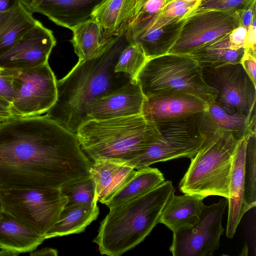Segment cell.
Listing matches in <instances>:
<instances>
[{
	"mask_svg": "<svg viewBox=\"0 0 256 256\" xmlns=\"http://www.w3.org/2000/svg\"><path fill=\"white\" fill-rule=\"evenodd\" d=\"M92 164L76 134L46 116L0 126V187L60 188L90 176Z\"/></svg>",
	"mask_w": 256,
	"mask_h": 256,
	"instance_id": "1",
	"label": "cell"
},
{
	"mask_svg": "<svg viewBox=\"0 0 256 256\" xmlns=\"http://www.w3.org/2000/svg\"><path fill=\"white\" fill-rule=\"evenodd\" d=\"M128 44L125 35H122L98 57L78 60L67 75L57 80L56 101L45 116L76 134L94 98L131 80L127 74L114 70L120 53Z\"/></svg>",
	"mask_w": 256,
	"mask_h": 256,
	"instance_id": "2",
	"label": "cell"
},
{
	"mask_svg": "<svg viewBox=\"0 0 256 256\" xmlns=\"http://www.w3.org/2000/svg\"><path fill=\"white\" fill-rule=\"evenodd\" d=\"M175 189L164 181L149 192L110 208L93 242L102 254L120 256L142 242L158 224Z\"/></svg>",
	"mask_w": 256,
	"mask_h": 256,
	"instance_id": "3",
	"label": "cell"
},
{
	"mask_svg": "<svg viewBox=\"0 0 256 256\" xmlns=\"http://www.w3.org/2000/svg\"><path fill=\"white\" fill-rule=\"evenodd\" d=\"M81 148L94 161L126 163L154 142L158 131L142 114L82 122L76 132Z\"/></svg>",
	"mask_w": 256,
	"mask_h": 256,
	"instance_id": "4",
	"label": "cell"
},
{
	"mask_svg": "<svg viewBox=\"0 0 256 256\" xmlns=\"http://www.w3.org/2000/svg\"><path fill=\"white\" fill-rule=\"evenodd\" d=\"M240 140L219 128L211 132L190 158L180 190L203 199L211 196L228 199L234 158Z\"/></svg>",
	"mask_w": 256,
	"mask_h": 256,
	"instance_id": "5",
	"label": "cell"
},
{
	"mask_svg": "<svg viewBox=\"0 0 256 256\" xmlns=\"http://www.w3.org/2000/svg\"><path fill=\"white\" fill-rule=\"evenodd\" d=\"M201 66L188 54L168 53L148 59L136 80L145 97L167 92H183L207 102L216 91L205 82Z\"/></svg>",
	"mask_w": 256,
	"mask_h": 256,
	"instance_id": "6",
	"label": "cell"
},
{
	"mask_svg": "<svg viewBox=\"0 0 256 256\" xmlns=\"http://www.w3.org/2000/svg\"><path fill=\"white\" fill-rule=\"evenodd\" d=\"M156 140L134 159L124 163L134 169L180 158H192L208 136L216 128L206 112L183 118L154 124Z\"/></svg>",
	"mask_w": 256,
	"mask_h": 256,
	"instance_id": "7",
	"label": "cell"
},
{
	"mask_svg": "<svg viewBox=\"0 0 256 256\" xmlns=\"http://www.w3.org/2000/svg\"><path fill=\"white\" fill-rule=\"evenodd\" d=\"M2 210L44 236L68 202L60 188L0 187Z\"/></svg>",
	"mask_w": 256,
	"mask_h": 256,
	"instance_id": "8",
	"label": "cell"
},
{
	"mask_svg": "<svg viewBox=\"0 0 256 256\" xmlns=\"http://www.w3.org/2000/svg\"><path fill=\"white\" fill-rule=\"evenodd\" d=\"M206 84L217 92L214 102L232 114L256 120V85L240 62L214 68H204Z\"/></svg>",
	"mask_w": 256,
	"mask_h": 256,
	"instance_id": "9",
	"label": "cell"
},
{
	"mask_svg": "<svg viewBox=\"0 0 256 256\" xmlns=\"http://www.w3.org/2000/svg\"><path fill=\"white\" fill-rule=\"evenodd\" d=\"M13 77L11 108L16 117L40 116L57 100V80L48 63L38 66L8 69Z\"/></svg>",
	"mask_w": 256,
	"mask_h": 256,
	"instance_id": "10",
	"label": "cell"
},
{
	"mask_svg": "<svg viewBox=\"0 0 256 256\" xmlns=\"http://www.w3.org/2000/svg\"><path fill=\"white\" fill-rule=\"evenodd\" d=\"M228 200L204 205L200 218L190 228L173 232L170 250L174 256H212L220 245L222 215Z\"/></svg>",
	"mask_w": 256,
	"mask_h": 256,
	"instance_id": "11",
	"label": "cell"
},
{
	"mask_svg": "<svg viewBox=\"0 0 256 256\" xmlns=\"http://www.w3.org/2000/svg\"><path fill=\"white\" fill-rule=\"evenodd\" d=\"M240 26L236 10L195 9L184 21L168 53L188 54Z\"/></svg>",
	"mask_w": 256,
	"mask_h": 256,
	"instance_id": "12",
	"label": "cell"
},
{
	"mask_svg": "<svg viewBox=\"0 0 256 256\" xmlns=\"http://www.w3.org/2000/svg\"><path fill=\"white\" fill-rule=\"evenodd\" d=\"M56 43L52 32L38 21L11 48L0 56V67L12 70L44 65L48 63Z\"/></svg>",
	"mask_w": 256,
	"mask_h": 256,
	"instance_id": "13",
	"label": "cell"
},
{
	"mask_svg": "<svg viewBox=\"0 0 256 256\" xmlns=\"http://www.w3.org/2000/svg\"><path fill=\"white\" fill-rule=\"evenodd\" d=\"M157 14L132 22L125 34L128 42L139 44L148 59L168 53L187 18L164 24Z\"/></svg>",
	"mask_w": 256,
	"mask_h": 256,
	"instance_id": "14",
	"label": "cell"
},
{
	"mask_svg": "<svg viewBox=\"0 0 256 256\" xmlns=\"http://www.w3.org/2000/svg\"><path fill=\"white\" fill-rule=\"evenodd\" d=\"M144 98L137 80L131 79L121 87L94 98L87 106L83 122L141 114Z\"/></svg>",
	"mask_w": 256,
	"mask_h": 256,
	"instance_id": "15",
	"label": "cell"
},
{
	"mask_svg": "<svg viewBox=\"0 0 256 256\" xmlns=\"http://www.w3.org/2000/svg\"><path fill=\"white\" fill-rule=\"evenodd\" d=\"M208 104L183 92H167L145 97L141 114L148 122L156 124L181 119L204 112Z\"/></svg>",
	"mask_w": 256,
	"mask_h": 256,
	"instance_id": "16",
	"label": "cell"
},
{
	"mask_svg": "<svg viewBox=\"0 0 256 256\" xmlns=\"http://www.w3.org/2000/svg\"><path fill=\"white\" fill-rule=\"evenodd\" d=\"M31 12L46 16L58 26L72 29L92 18L94 8L104 0H19Z\"/></svg>",
	"mask_w": 256,
	"mask_h": 256,
	"instance_id": "17",
	"label": "cell"
},
{
	"mask_svg": "<svg viewBox=\"0 0 256 256\" xmlns=\"http://www.w3.org/2000/svg\"><path fill=\"white\" fill-rule=\"evenodd\" d=\"M248 136L238 143L230 172L226 230V236L230 238L234 236L242 216L248 211L244 195V165Z\"/></svg>",
	"mask_w": 256,
	"mask_h": 256,
	"instance_id": "18",
	"label": "cell"
},
{
	"mask_svg": "<svg viewBox=\"0 0 256 256\" xmlns=\"http://www.w3.org/2000/svg\"><path fill=\"white\" fill-rule=\"evenodd\" d=\"M136 170L122 162L96 160L92 162L90 176L96 186L98 202L104 204L134 176Z\"/></svg>",
	"mask_w": 256,
	"mask_h": 256,
	"instance_id": "19",
	"label": "cell"
},
{
	"mask_svg": "<svg viewBox=\"0 0 256 256\" xmlns=\"http://www.w3.org/2000/svg\"><path fill=\"white\" fill-rule=\"evenodd\" d=\"M136 0H104L93 10L91 18L107 38L125 34L133 20Z\"/></svg>",
	"mask_w": 256,
	"mask_h": 256,
	"instance_id": "20",
	"label": "cell"
},
{
	"mask_svg": "<svg viewBox=\"0 0 256 256\" xmlns=\"http://www.w3.org/2000/svg\"><path fill=\"white\" fill-rule=\"evenodd\" d=\"M203 200L192 194L177 196L174 193L166 204L158 223L164 224L172 232L191 227L200 218Z\"/></svg>",
	"mask_w": 256,
	"mask_h": 256,
	"instance_id": "21",
	"label": "cell"
},
{
	"mask_svg": "<svg viewBox=\"0 0 256 256\" xmlns=\"http://www.w3.org/2000/svg\"><path fill=\"white\" fill-rule=\"evenodd\" d=\"M72 30L70 42L79 60H86L98 57L119 36L106 37L100 26L92 18L80 23Z\"/></svg>",
	"mask_w": 256,
	"mask_h": 256,
	"instance_id": "22",
	"label": "cell"
},
{
	"mask_svg": "<svg viewBox=\"0 0 256 256\" xmlns=\"http://www.w3.org/2000/svg\"><path fill=\"white\" fill-rule=\"evenodd\" d=\"M45 238L2 212L0 218V249L20 254L35 250Z\"/></svg>",
	"mask_w": 256,
	"mask_h": 256,
	"instance_id": "23",
	"label": "cell"
},
{
	"mask_svg": "<svg viewBox=\"0 0 256 256\" xmlns=\"http://www.w3.org/2000/svg\"><path fill=\"white\" fill-rule=\"evenodd\" d=\"M97 202L65 206L45 239L83 232L99 215Z\"/></svg>",
	"mask_w": 256,
	"mask_h": 256,
	"instance_id": "24",
	"label": "cell"
},
{
	"mask_svg": "<svg viewBox=\"0 0 256 256\" xmlns=\"http://www.w3.org/2000/svg\"><path fill=\"white\" fill-rule=\"evenodd\" d=\"M38 21L20 2L12 8L0 12V56L11 48Z\"/></svg>",
	"mask_w": 256,
	"mask_h": 256,
	"instance_id": "25",
	"label": "cell"
},
{
	"mask_svg": "<svg viewBox=\"0 0 256 256\" xmlns=\"http://www.w3.org/2000/svg\"><path fill=\"white\" fill-rule=\"evenodd\" d=\"M165 178L156 168L149 166L136 170L134 176L105 204L109 208L140 196L164 182Z\"/></svg>",
	"mask_w": 256,
	"mask_h": 256,
	"instance_id": "26",
	"label": "cell"
},
{
	"mask_svg": "<svg viewBox=\"0 0 256 256\" xmlns=\"http://www.w3.org/2000/svg\"><path fill=\"white\" fill-rule=\"evenodd\" d=\"M244 48L231 47L228 34L210 42L188 54L201 68H214L240 62Z\"/></svg>",
	"mask_w": 256,
	"mask_h": 256,
	"instance_id": "27",
	"label": "cell"
},
{
	"mask_svg": "<svg viewBox=\"0 0 256 256\" xmlns=\"http://www.w3.org/2000/svg\"><path fill=\"white\" fill-rule=\"evenodd\" d=\"M206 112L217 128L232 132L238 140L256 134V120L250 122L245 116L228 113L212 102Z\"/></svg>",
	"mask_w": 256,
	"mask_h": 256,
	"instance_id": "28",
	"label": "cell"
},
{
	"mask_svg": "<svg viewBox=\"0 0 256 256\" xmlns=\"http://www.w3.org/2000/svg\"><path fill=\"white\" fill-rule=\"evenodd\" d=\"M256 134L247 138L244 165V195L248 210L256 205Z\"/></svg>",
	"mask_w": 256,
	"mask_h": 256,
	"instance_id": "29",
	"label": "cell"
},
{
	"mask_svg": "<svg viewBox=\"0 0 256 256\" xmlns=\"http://www.w3.org/2000/svg\"><path fill=\"white\" fill-rule=\"evenodd\" d=\"M142 47L136 43H128L120 53L114 66L116 72H123L136 80L148 60Z\"/></svg>",
	"mask_w": 256,
	"mask_h": 256,
	"instance_id": "30",
	"label": "cell"
},
{
	"mask_svg": "<svg viewBox=\"0 0 256 256\" xmlns=\"http://www.w3.org/2000/svg\"><path fill=\"white\" fill-rule=\"evenodd\" d=\"M60 190L68 200L65 206L98 202L95 184L90 176L62 186Z\"/></svg>",
	"mask_w": 256,
	"mask_h": 256,
	"instance_id": "31",
	"label": "cell"
},
{
	"mask_svg": "<svg viewBox=\"0 0 256 256\" xmlns=\"http://www.w3.org/2000/svg\"><path fill=\"white\" fill-rule=\"evenodd\" d=\"M255 1L256 0H202L196 9L236 11Z\"/></svg>",
	"mask_w": 256,
	"mask_h": 256,
	"instance_id": "32",
	"label": "cell"
},
{
	"mask_svg": "<svg viewBox=\"0 0 256 256\" xmlns=\"http://www.w3.org/2000/svg\"><path fill=\"white\" fill-rule=\"evenodd\" d=\"M168 0H136L135 14L132 22H138L160 12Z\"/></svg>",
	"mask_w": 256,
	"mask_h": 256,
	"instance_id": "33",
	"label": "cell"
},
{
	"mask_svg": "<svg viewBox=\"0 0 256 256\" xmlns=\"http://www.w3.org/2000/svg\"><path fill=\"white\" fill-rule=\"evenodd\" d=\"M14 94L12 76L8 69L2 68L0 72V98L11 104Z\"/></svg>",
	"mask_w": 256,
	"mask_h": 256,
	"instance_id": "34",
	"label": "cell"
},
{
	"mask_svg": "<svg viewBox=\"0 0 256 256\" xmlns=\"http://www.w3.org/2000/svg\"><path fill=\"white\" fill-rule=\"evenodd\" d=\"M256 54L245 50L240 63L252 82L256 85Z\"/></svg>",
	"mask_w": 256,
	"mask_h": 256,
	"instance_id": "35",
	"label": "cell"
},
{
	"mask_svg": "<svg viewBox=\"0 0 256 256\" xmlns=\"http://www.w3.org/2000/svg\"><path fill=\"white\" fill-rule=\"evenodd\" d=\"M256 2L242 9L236 11L240 26L244 27L247 32L253 20L256 18Z\"/></svg>",
	"mask_w": 256,
	"mask_h": 256,
	"instance_id": "36",
	"label": "cell"
},
{
	"mask_svg": "<svg viewBox=\"0 0 256 256\" xmlns=\"http://www.w3.org/2000/svg\"><path fill=\"white\" fill-rule=\"evenodd\" d=\"M246 36L247 31L242 26H240L234 29L228 34L231 47L234 49L244 48Z\"/></svg>",
	"mask_w": 256,
	"mask_h": 256,
	"instance_id": "37",
	"label": "cell"
},
{
	"mask_svg": "<svg viewBox=\"0 0 256 256\" xmlns=\"http://www.w3.org/2000/svg\"><path fill=\"white\" fill-rule=\"evenodd\" d=\"M16 117L12 113L10 104L0 98V118L10 120Z\"/></svg>",
	"mask_w": 256,
	"mask_h": 256,
	"instance_id": "38",
	"label": "cell"
},
{
	"mask_svg": "<svg viewBox=\"0 0 256 256\" xmlns=\"http://www.w3.org/2000/svg\"><path fill=\"white\" fill-rule=\"evenodd\" d=\"M58 251L52 248H43L36 251L30 252V256H57Z\"/></svg>",
	"mask_w": 256,
	"mask_h": 256,
	"instance_id": "39",
	"label": "cell"
},
{
	"mask_svg": "<svg viewBox=\"0 0 256 256\" xmlns=\"http://www.w3.org/2000/svg\"><path fill=\"white\" fill-rule=\"evenodd\" d=\"M20 2L19 0H0V12L9 10Z\"/></svg>",
	"mask_w": 256,
	"mask_h": 256,
	"instance_id": "40",
	"label": "cell"
},
{
	"mask_svg": "<svg viewBox=\"0 0 256 256\" xmlns=\"http://www.w3.org/2000/svg\"><path fill=\"white\" fill-rule=\"evenodd\" d=\"M0 256H16V254L8 250L0 249Z\"/></svg>",
	"mask_w": 256,
	"mask_h": 256,
	"instance_id": "41",
	"label": "cell"
},
{
	"mask_svg": "<svg viewBox=\"0 0 256 256\" xmlns=\"http://www.w3.org/2000/svg\"><path fill=\"white\" fill-rule=\"evenodd\" d=\"M8 120L0 118V126L5 122Z\"/></svg>",
	"mask_w": 256,
	"mask_h": 256,
	"instance_id": "42",
	"label": "cell"
},
{
	"mask_svg": "<svg viewBox=\"0 0 256 256\" xmlns=\"http://www.w3.org/2000/svg\"><path fill=\"white\" fill-rule=\"evenodd\" d=\"M2 212H3V210H2V204H1V202L0 200V218L2 216Z\"/></svg>",
	"mask_w": 256,
	"mask_h": 256,
	"instance_id": "43",
	"label": "cell"
},
{
	"mask_svg": "<svg viewBox=\"0 0 256 256\" xmlns=\"http://www.w3.org/2000/svg\"><path fill=\"white\" fill-rule=\"evenodd\" d=\"M186 2H200L202 0H183Z\"/></svg>",
	"mask_w": 256,
	"mask_h": 256,
	"instance_id": "44",
	"label": "cell"
},
{
	"mask_svg": "<svg viewBox=\"0 0 256 256\" xmlns=\"http://www.w3.org/2000/svg\"><path fill=\"white\" fill-rule=\"evenodd\" d=\"M2 70V68L0 67V72H1Z\"/></svg>",
	"mask_w": 256,
	"mask_h": 256,
	"instance_id": "45",
	"label": "cell"
}]
</instances>
